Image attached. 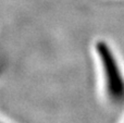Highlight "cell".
I'll return each mask as SVG.
<instances>
[{"label": "cell", "instance_id": "obj_2", "mask_svg": "<svg viewBox=\"0 0 124 123\" xmlns=\"http://www.w3.org/2000/svg\"><path fill=\"white\" fill-rule=\"evenodd\" d=\"M0 123H3V122H2V121H1V120H0Z\"/></svg>", "mask_w": 124, "mask_h": 123}, {"label": "cell", "instance_id": "obj_1", "mask_svg": "<svg viewBox=\"0 0 124 123\" xmlns=\"http://www.w3.org/2000/svg\"><path fill=\"white\" fill-rule=\"evenodd\" d=\"M96 52L101 63L107 97L116 105L122 104L124 102V77L113 52L105 41L96 44Z\"/></svg>", "mask_w": 124, "mask_h": 123}]
</instances>
